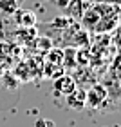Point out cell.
<instances>
[{"label":"cell","mask_w":121,"mask_h":127,"mask_svg":"<svg viewBox=\"0 0 121 127\" xmlns=\"http://www.w3.org/2000/svg\"><path fill=\"white\" fill-rule=\"evenodd\" d=\"M105 100H107V89L103 85H94L85 93V107L98 109Z\"/></svg>","instance_id":"6da1fadb"},{"label":"cell","mask_w":121,"mask_h":127,"mask_svg":"<svg viewBox=\"0 0 121 127\" xmlns=\"http://www.w3.org/2000/svg\"><path fill=\"white\" fill-rule=\"evenodd\" d=\"M87 7H89V4H85L83 0H69V2H67L65 5H63L61 9L65 11V15H67L71 20H74V22H80Z\"/></svg>","instance_id":"7a4b0ae2"},{"label":"cell","mask_w":121,"mask_h":127,"mask_svg":"<svg viewBox=\"0 0 121 127\" xmlns=\"http://www.w3.org/2000/svg\"><path fill=\"white\" fill-rule=\"evenodd\" d=\"M74 89H76V82H74L71 76H60V78H56V82H54L56 95L67 96V95H71Z\"/></svg>","instance_id":"3957f363"},{"label":"cell","mask_w":121,"mask_h":127,"mask_svg":"<svg viewBox=\"0 0 121 127\" xmlns=\"http://www.w3.org/2000/svg\"><path fill=\"white\" fill-rule=\"evenodd\" d=\"M67 103L72 109H83L85 107V91L74 89L71 95H67Z\"/></svg>","instance_id":"277c9868"},{"label":"cell","mask_w":121,"mask_h":127,"mask_svg":"<svg viewBox=\"0 0 121 127\" xmlns=\"http://www.w3.org/2000/svg\"><path fill=\"white\" fill-rule=\"evenodd\" d=\"M18 24L20 26H25V27H31V26L36 24V16H34V13H31V11H20Z\"/></svg>","instance_id":"5b68a950"},{"label":"cell","mask_w":121,"mask_h":127,"mask_svg":"<svg viewBox=\"0 0 121 127\" xmlns=\"http://www.w3.org/2000/svg\"><path fill=\"white\" fill-rule=\"evenodd\" d=\"M34 127H56L53 120L49 118H38L36 122H34Z\"/></svg>","instance_id":"8992f818"},{"label":"cell","mask_w":121,"mask_h":127,"mask_svg":"<svg viewBox=\"0 0 121 127\" xmlns=\"http://www.w3.org/2000/svg\"><path fill=\"white\" fill-rule=\"evenodd\" d=\"M98 2H103V4H110V5H121V0H98Z\"/></svg>","instance_id":"52a82bcc"},{"label":"cell","mask_w":121,"mask_h":127,"mask_svg":"<svg viewBox=\"0 0 121 127\" xmlns=\"http://www.w3.org/2000/svg\"><path fill=\"white\" fill-rule=\"evenodd\" d=\"M118 18L121 20V5H119V7H118Z\"/></svg>","instance_id":"ba28073f"}]
</instances>
